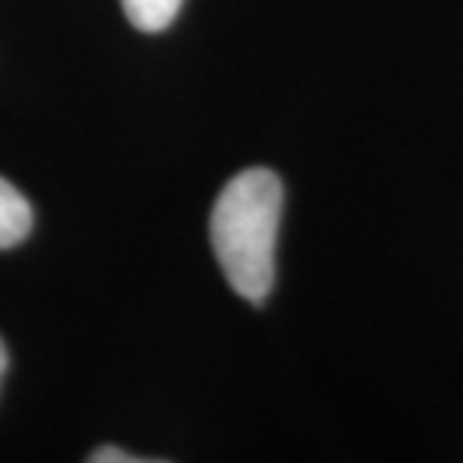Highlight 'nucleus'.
<instances>
[{
	"label": "nucleus",
	"instance_id": "obj_5",
	"mask_svg": "<svg viewBox=\"0 0 463 463\" xmlns=\"http://www.w3.org/2000/svg\"><path fill=\"white\" fill-rule=\"evenodd\" d=\"M4 370H6V346H4V340H0V376H4Z\"/></svg>",
	"mask_w": 463,
	"mask_h": 463
},
{
	"label": "nucleus",
	"instance_id": "obj_4",
	"mask_svg": "<svg viewBox=\"0 0 463 463\" xmlns=\"http://www.w3.org/2000/svg\"><path fill=\"white\" fill-rule=\"evenodd\" d=\"M88 460H90V463H142V458H133V455H127V451L112 449V446L90 451Z\"/></svg>",
	"mask_w": 463,
	"mask_h": 463
},
{
	"label": "nucleus",
	"instance_id": "obj_1",
	"mask_svg": "<svg viewBox=\"0 0 463 463\" xmlns=\"http://www.w3.org/2000/svg\"><path fill=\"white\" fill-rule=\"evenodd\" d=\"M283 214V181L271 169L235 175L211 211V247L229 286L262 304L274 286V247Z\"/></svg>",
	"mask_w": 463,
	"mask_h": 463
},
{
	"label": "nucleus",
	"instance_id": "obj_2",
	"mask_svg": "<svg viewBox=\"0 0 463 463\" xmlns=\"http://www.w3.org/2000/svg\"><path fill=\"white\" fill-rule=\"evenodd\" d=\"M33 226V211L27 199L6 178H0V250L22 244Z\"/></svg>",
	"mask_w": 463,
	"mask_h": 463
},
{
	"label": "nucleus",
	"instance_id": "obj_3",
	"mask_svg": "<svg viewBox=\"0 0 463 463\" xmlns=\"http://www.w3.org/2000/svg\"><path fill=\"white\" fill-rule=\"evenodd\" d=\"M181 4L184 0H120L129 24L145 33L165 31L175 22V15H178Z\"/></svg>",
	"mask_w": 463,
	"mask_h": 463
}]
</instances>
